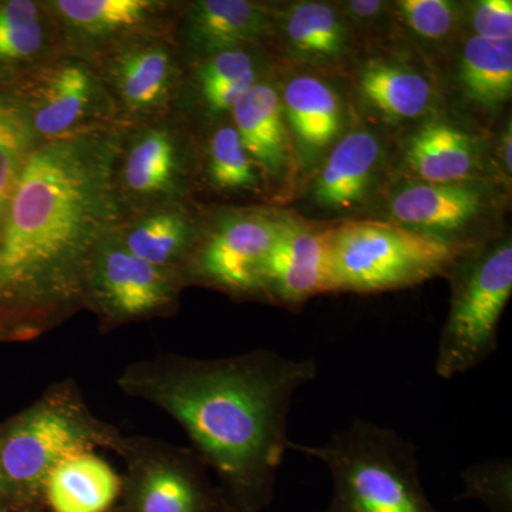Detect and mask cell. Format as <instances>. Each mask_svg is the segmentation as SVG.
Returning <instances> with one entry per match:
<instances>
[{
	"label": "cell",
	"instance_id": "6da1fadb",
	"mask_svg": "<svg viewBox=\"0 0 512 512\" xmlns=\"http://www.w3.org/2000/svg\"><path fill=\"white\" fill-rule=\"evenodd\" d=\"M119 153L94 127L33 147L0 227V343L33 342L83 309L94 251L119 227Z\"/></svg>",
	"mask_w": 512,
	"mask_h": 512
},
{
	"label": "cell",
	"instance_id": "7a4b0ae2",
	"mask_svg": "<svg viewBox=\"0 0 512 512\" xmlns=\"http://www.w3.org/2000/svg\"><path fill=\"white\" fill-rule=\"evenodd\" d=\"M313 359L271 349L224 357L160 352L121 370L120 392L180 424L235 512H264L289 450L295 394L318 377Z\"/></svg>",
	"mask_w": 512,
	"mask_h": 512
},
{
	"label": "cell",
	"instance_id": "3957f363",
	"mask_svg": "<svg viewBox=\"0 0 512 512\" xmlns=\"http://www.w3.org/2000/svg\"><path fill=\"white\" fill-rule=\"evenodd\" d=\"M121 431L90 410L72 377L50 384L35 402L0 423V456L12 512H46L43 490L74 454L111 450Z\"/></svg>",
	"mask_w": 512,
	"mask_h": 512
},
{
	"label": "cell",
	"instance_id": "277c9868",
	"mask_svg": "<svg viewBox=\"0 0 512 512\" xmlns=\"http://www.w3.org/2000/svg\"><path fill=\"white\" fill-rule=\"evenodd\" d=\"M289 450L328 467L332 497L323 512H440L424 491L417 448L399 433L363 419L323 444Z\"/></svg>",
	"mask_w": 512,
	"mask_h": 512
},
{
	"label": "cell",
	"instance_id": "5b68a950",
	"mask_svg": "<svg viewBox=\"0 0 512 512\" xmlns=\"http://www.w3.org/2000/svg\"><path fill=\"white\" fill-rule=\"evenodd\" d=\"M478 245L404 228L348 221L326 229L328 292L377 293L423 284Z\"/></svg>",
	"mask_w": 512,
	"mask_h": 512
},
{
	"label": "cell",
	"instance_id": "8992f818",
	"mask_svg": "<svg viewBox=\"0 0 512 512\" xmlns=\"http://www.w3.org/2000/svg\"><path fill=\"white\" fill-rule=\"evenodd\" d=\"M451 301L434 372L451 380L487 362L498 349V325L512 295L510 239L474 249L448 268Z\"/></svg>",
	"mask_w": 512,
	"mask_h": 512
},
{
	"label": "cell",
	"instance_id": "52a82bcc",
	"mask_svg": "<svg viewBox=\"0 0 512 512\" xmlns=\"http://www.w3.org/2000/svg\"><path fill=\"white\" fill-rule=\"evenodd\" d=\"M110 451L124 464L123 490L111 512H235L191 447L121 433Z\"/></svg>",
	"mask_w": 512,
	"mask_h": 512
},
{
	"label": "cell",
	"instance_id": "ba28073f",
	"mask_svg": "<svg viewBox=\"0 0 512 512\" xmlns=\"http://www.w3.org/2000/svg\"><path fill=\"white\" fill-rule=\"evenodd\" d=\"M185 282L131 254L116 229L94 251L87 271L83 308L96 313L101 332L170 315Z\"/></svg>",
	"mask_w": 512,
	"mask_h": 512
},
{
	"label": "cell",
	"instance_id": "9c48e42d",
	"mask_svg": "<svg viewBox=\"0 0 512 512\" xmlns=\"http://www.w3.org/2000/svg\"><path fill=\"white\" fill-rule=\"evenodd\" d=\"M284 218L235 214L198 239L185 266V285L202 284L241 298L264 295L266 259L279 237Z\"/></svg>",
	"mask_w": 512,
	"mask_h": 512
},
{
	"label": "cell",
	"instance_id": "30bf717a",
	"mask_svg": "<svg viewBox=\"0 0 512 512\" xmlns=\"http://www.w3.org/2000/svg\"><path fill=\"white\" fill-rule=\"evenodd\" d=\"M19 101L36 138L55 140L90 128L86 123L100 109L101 87L87 64L66 60L37 74L28 97Z\"/></svg>",
	"mask_w": 512,
	"mask_h": 512
},
{
	"label": "cell",
	"instance_id": "8fae6325",
	"mask_svg": "<svg viewBox=\"0 0 512 512\" xmlns=\"http://www.w3.org/2000/svg\"><path fill=\"white\" fill-rule=\"evenodd\" d=\"M326 292V229L318 231L291 218H284L279 237L266 259V301L295 308L312 296Z\"/></svg>",
	"mask_w": 512,
	"mask_h": 512
},
{
	"label": "cell",
	"instance_id": "7c38bea8",
	"mask_svg": "<svg viewBox=\"0 0 512 512\" xmlns=\"http://www.w3.org/2000/svg\"><path fill=\"white\" fill-rule=\"evenodd\" d=\"M485 208V192L471 181H461L407 185L394 195L389 212L394 224L434 237L463 242L457 238L458 232L470 227Z\"/></svg>",
	"mask_w": 512,
	"mask_h": 512
},
{
	"label": "cell",
	"instance_id": "4fadbf2b",
	"mask_svg": "<svg viewBox=\"0 0 512 512\" xmlns=\"http://www.w3.org/2000/svg\"><path fill=\"white\" fill-rule=\"evenodd\" d=\"M123 490V477L96 451L64 458L47 477L46 512H111Z\"/></svg>",
	"mask_w": 512,
	"mask_h": 512
},
{
	"label": "cell",
	"instance_id": "5bb4252c",
	"mask_svg": "<svg viewBox=\"0 0 512 512\" xmlns=\"http://www.w3.org/2000/svg\"><path fill=\"white\" fill-rule=\"evenodd\" d=\"M382 147L372 133L355 131L333 147L316 180L313 195L320 207L343 212L365 200L377 167Z\"/></svg>",
	"mask_w": 512,
	"mask_h": 512
},
{
	"label": "cell",
	"instance_id": "9a60e30c",
	"mask_svg": "<svg viewBox=\"0 0 512 512\" xmlns=\"http://www.w3.org/2000/svg\"><path fill=\"white\" fill-rule=\"evenodd\" d=\"M235 130L259 170L278 174L291 161L284 107L274 87L255 83L232 106Z\"/></svg>",
	"mask_w": 512,
	"mask_h": 512
},
{
	"label": "cell",
	"instance_id": "2e32d148",
	"mask_svg": "<svg viewBox=\"0 0 512 512\" xmlns=\"http://www.w3.org/2000/svg\"><path fill=\"white\" fill-rule=\"evenodd\" d=\"M110 77L128 110L150 113L170 99L177 69L167 46L143 42L126 47L114 57Z\"/></svg>",
	"mask_w": 512,
	"mask_h": 512
},
{
	"label": "cell",
	"instance_id": "e0dca14e",
	"mask_svg": "<svg viewBox=\"0 0 512 512\" xmlns=\"http://www.w3.org/2000/svg\"><path fill=\"white\" fill-rule=\"evenodd\" d=\"M116 231L131 254L181 276L200 239L188 215L174 207L147 212Z\"/></svg>",
	"mask_w": 512,
	"mask_h": 512
},
{
	"label": "cell",
	"instance_id": "ac0fdd59",
	"mask_svg": "<svg viewBox=\"0 0 512 512\" xmlns=\"http://www.w3.org/2000/svg\"><path fill=\"white\" fill-rule=\"evenodd\" d=\"M269 28L268 12L247 0H202L188 15V42L212 56L255 42Z\"/></svg>",
	"mask_w": 512,
	"mask_h": 512
},
{
	"label": "cell",
	"instance_id": "d6986e66",
	"mask_svg": "<svg viewBox=\"0 0 512 512\" xmlns=\"http://www.w3.org/2000/svg\"><path fill=\"white\" fill-rule=\"evenodd\" d=\"M406 160L424 183L433 184L468 181L478 167L473 138L446 121L424 124L410 138Z\"/></svg>",
	"mask_w": 512,
	"mask_h": 512
},
{
	"label": "cell",
	"instance_id": "ffe728a7",
	"mask_svg": "<svg viewBox=\"0 0 512 512\" xmlns=\"http://www.w3.org/2000/svg\"><path fill=\"white\" fill-rule=\"evenodd\" d=\"M121 165V181L128 194L163 197L180 178V147L167 128H150L134 138Z\"/></svg>",
	"mask_w": 512,
	"mask_h": 512
},
{
	"label": "cell",
	"instance_id": "44dd1931",
	"mask_svg": "<svg viewBox=\"0 0 512 512\" xmlns=\"http://www.w3.org/2000/svg\"><path fill=\"white\" fill-rule=\"evenodd\" d=\"M49 43V25L39 3L0 2V84L22 79L45 56Z\"/></svg>",
	"mask_w": 512,
	"mask_h": 512
},
{
	"label": "cell",
	"instance_id": "7402d4cb",
	"mask_svg": "<svg viewBox=\"0 0 512 512\" xmlns=\"http://www.w3.org/2000/svg\"><path fill=\"white\" fill-rule=\"evenodd\" d=\"M284 114L299 140L309 148H323L336 137L342 126L338 94L312 76L293 77L282 97Z\"/></svg>",
	"mask_w": 512,
	"mask_h": 512
},
{
	"label": "cell",
	"instance_id": "603a6c76",
	"mask_svg": "<svg viewBox=\"0 0 512 512\" xmlns=\"http://www.w3.org/2000/svg\"><path fill=\"white\" fill-rule=\"evenodd\" d=\"M359 89L375 109L392 119H417L433 101V89L423 74L387 62L367 64L360 73Z\"/></svg>",
	"mask_w": 512,
	"mask_h": 512
},
{
	"label": "cell",
	"instance_id": "cb8c5ba5",
	"mask_svg": "<svg viewBox=\"0 0 512 512\" xmlns=\"http://www.w3.org/2000/svg\"><path fill=\"white\" fill-rule=\"evenodd\" d=\"M285 35L296 56L312 64L339 62L348 53V28L329 5L302 2L289 10Z\"/></svg>",
	"mask_w": 512,
	"mask_h": 512
},
{
	"label": "cell",
	"instance_id": "d4e9b609",
	"mask_svg": "<svg viewBox=\"0 0 512 512\" xmlns=\"http://www.w3.org/2000/svg\"><path fill=\"white\" fill-rule=\"evenodd\" d=\"M460 80L471 100L497 107L511 97L512 40L471 36L461 55Z\"/></svg>",
	"mask_w": 512,
	"mask_h": 512
},
{
	"label": "cell",
	"instance_id": "484cf974",
	"mask_svg": "<svg viewBox=\"0 0 512 512\" xmlns=\"http://www.w3.org/2000/svg\"><path fill=\"white\" fill-rule=\"evenodd\" d=\"M150 0H57L53 8L63 22L86 39H104L140 28L156 15Z\"/></svg>",
	"mask_w": 512,
	"mask_h": 512
},
{
	"label": "cell",
	"instance_id": "4316f807",
	"mask_svg": "<svg viewBox=\"0 0 512 512\" xmlns=\"http://www.w3.org/2000/svg\"><path fill=\"white\" fill-rule=\"evenodd\" d=\"M36 140L19 99L0 92V227Z\"/></svg>",
	"mask_w": 512,
	"mask_h": 512
},
{
	"label": "cell",
	"instance_id": "83f0119b",
	"mask_svg": "<svg viewBox=\"0 0 512 512\" xmlns=\"http://www.w3.org/2000/svg\"><path fill=\"white\" fill-rule=\"evenodd\" d=\"M198 82L202 97L212 113L232 109L235 101L256 82L254 59L241 49L212 55L202 64Z\"/></svg>",
	"mask_w": 512,
	"mask_h": 512
},
{
	"label": "cell",
	"instance_id": "f1b7e54d",
	"mask_svg": "<svg viewBox=\"0 0 512 512\" xmlns=\"http://www.w3.org/2000/svg\"><path fill=\"white\" fill-rule=\"evenodd\" d=\"M208 171L212 183L221 190H258V165L249 156L234 126L220 127L212 136Z\"/></svg>",
	"mask_w": 512,
	"mask_h": 512
},
{
	"label": "cell",
	"instance_id": "f546056e",
	"mask_svg": "<svg viewBox=\"0 0 512 512\" xmlns=\"http://www.w3.org/2000/svg\"><path fill=\"white\" fill-rule=\"evenodd\" d=\"M463 491L456 501H478L490 512H512L511 458L471 464L461 473Z\"/></svg>",
	"mask_w": 512,
	"mask_h": 512
},
{
	"label": "cell",
	"instance_id": "4dcf8cb0",
	"mask_svg": "<svg viewBox=\"0 0 512 512\" xmlns=\"http://www.w3.org/2000/svg\"><path fill=\"white\" fill-rule=\"evenodd\" d=\"M399 8L410 29L424 39H443L456 26V5L447 0H403Z\"/></svg>",
	"mask_w": 512,
	"mask_h": 512
},
{
	"label": "cell",
	"instance_id": "1f68e13d",
	"mask_svg": "<svg viewBox=\"0 0 512 512\" xmlns=\"http://www.w3.org/2000/svg\"><path fill=\"white\" fill-rule=\"evenodd\" d=\"M474 35L488 40H512L511 0H481L471 15Z\"/></svg>",
	"mask_w": 512,
	"mask_h": 512
},
{
	"label": "cell",
	"instance_id": "d6a6232c",
	"mask_svg": "<svg viewBox=\"0 0 512 512\" xmlns=\"http://www.w3.org/2000/svg\"><path fill=\"white\" fill-rule=\"evenodd\" d=\"M383 3L377 0H366V2H349L348 8L352 15L357 19H372L376 18L383 9Z\"/></svg>",
	"mask_w": 512,
	"mask_h": 512
},
{
	"label": "cell",
	"instance_id": "836d02e7",
	"mask_svg": "<svg viewBox=\"0 0 512 512\" xmlns=\"http://www.w3.org/2000/svg\"><path fill=\"white\" fill-rule=\"evenodd\" d=\"M0 512H12V508H10L8 487H6L5 474H3L2 456H0Z\"/></svg>",
	"mask_w": 512,
	"mask_h": 512
},
{
	"label": "cell",
	"instance_id": "e575fe53",
	"mask_svg": "<svg viewBox=\"0 0 512 512\" xmlns=\"http://www.w3.org/2000/svg\"><path fill=\"white\" fill-rule=\"evenodd\" d=\"M511 126H508V130H505L503 138V161L504 167L507 168L508 173L512 171V137H511Z\"/></svg>",
	"mask_w": 512,
	"mask_h": 512
}]
</instances>
